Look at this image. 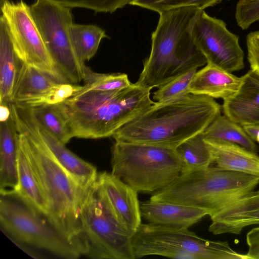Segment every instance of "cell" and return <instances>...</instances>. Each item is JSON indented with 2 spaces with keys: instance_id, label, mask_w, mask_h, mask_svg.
I'll return each mask as SVG.
<instances>
[{
  "instance_id": "obj_20",
  "label": "cell",
  "mask_w": 259,
  "mask_h": 259,
  "mask_svg": "<svg viewBox=\"0 0 259 259\" xmlns=\"http://www.w3.org/2000/svg\"><path fill=\"white\" fill-rule=\"evenodd\" d=\"M215 166L259 177V155L239 145L224 141L205 140Z\"/></svg>"
},
{
  "instance_id": "obj_26",
  "label": "cell",
  "mask_w": 259,
  "mask_h": 259,
  "mask_svg": "<svg viewBox=\"0 0 259 259\" xmlns=\"http://www.w3.org/2000/svg\"><path fill=\"white\" fill-rule=\"evenodd\" d=\"M30 108L37 123L62 143L65 145L73 138L61 103Z\"/></svg>"
},
{
  "instance_id": "obj_34",
  "label": "cell",
  "mask_w": 259,
  "mask_h": 259,
  "mask_svg": "<svg viewBox=\"0 0 259 259\" xmlns=\"http://www.w3.org/2000/svg\"><path fill=\"white\" fill-rule=\"evenodd\" d=\"M246 47L250 68L259 75V31L251 32L247 34Z\"/></svg>"
},
{
  "instance_id": "obj_5",
  "label": "cell",
  "mask_w": 259,
  "mask_h": 259,
  "mask_svg": "<svg viewBox=\"0 0 259 259\" xmlns=\"http://www.w3.org/2000/svg\"><path fill=\"white\" fill-rule=\"evenodd\" d=\"M258 185L257 176L210 165L182 174L150 199L203 208L210 217Z\"/></svg>"
},
{
  "instance_id": "obj_30",
  "label": "cell",
  "mask_w": 259,
  "mask_h": 259,
  "mask_svg": "<svg viewBox=\"0 0 259 259\" xmlns=\"http://www.w3.org/2000/svg\"><path fill=\"white\" fill-rule=\"evenodd\" d=\"M197 71L194 69L187 71L158 88L153 94V99L164 102L189 94V86Z\"/></svg>"
},
{
  "instance_id": "obj_35",
  "label": "cell",
  "mask_w": 259,
  "mask_h": 259,
  "mask_svg": "<svg viewBox=\"0 0 259 259\" xmlns=\"http://www.w3.org/2000/svg\"><path fill=\"white\" fill-rule=\"evenodd\" d=\"M242 127L252 141L259 143V124L244 125Z\"/></svg>"
},
{
  "instance_id": "obj_7",
  "label": "cell",
  "mask_w": 259,
  "mask_h": 259,
  "mask_svg": "<svg viewBox=\"0 0 259 259\" xmlns=\"http://www.w3.org/2000/svg\"><path fill=\"white\" fill-rule=\"evenodd\" d=\"M132 236L101 195L96 181L80 212L76 247L80 255L98 259H135Z\"/></svg>"
},
{
  "instance_id": "obj_16",
  "label": "cell",
  "mask_w": 259,
  "mask_h": 259,
  "mask_svg": "<svg viewBox=\"0 0 259 259\" xmlns=\"http://www.w3.org/2000/svg\"><path fill=\"white\" fill-rule=\"evenodd\" d=\"M140 210L149 223L180 228H188L209 215L203 208L150 199L140 203Z\"/></svg>"
},
{
  "instance_id": "obj_18",
  "label": "cell",
  "mask_w": 259,
  "mask_h": 259,
  "mask_svg": "<svg viewBox=\"0 0 259 259\" xmlns=\"http://www.w3.org/2000/svg\"><path fill=\"white\" fill-rule=\"evenodd\" d=\"M241 78L221 67L207 63L197 71L189 86L190 94L225 100L238 89Z\"/></svg>"
},
{
  "instance_id": "obj_12",
  "label": "cell",
  "mask_w": 259,
  "mask_h": 259,
  "mask_svg": "<svg viewBox=\"0 0 259 259\" xmlns=\"http://www.w3.org/2000/svg\"><path fill=\"white\" fill-rule=\"evenodd\" d=\"M191 32L207 63L230 72L244 68V52L239 38L228 29L224 21L210 16L201 10L193 23Z\"/></svg>"
},
{
  "instance_id": "obj_15",
  "label": "cell",
  "mask_w": 259,
  "mask_h": 259,
  "mask_svg": "<svg viewBox=\"0 0 259 259\" xmlns=\"http://www.w3.org/2000/svg\"><path fill=\"white\" fill-rule=\"evenodd\" d=\"M241 78L238 90L223 100L224 114L241 126L259 124V75L250 69Z\"/></svg>"
},
{
  "instance_id": "obj_28",
  "label": "cell",
  "mask_w": 259,
  "mask_h": 259,
  "mask_svg": "<svg viewBox=\"0 0 259 259\" xmlns=\"http://www.w3.org/2000/svg\"><path fill=\"white\" fill-rule=\"evenodd\" d=\"M83 81V84L79 91L120 90L133 84L125 73H96L87 66L84 70Z\"/></svg>"
},
{
  "instance_id": "obj_25",
  "label": "cell",
  "mask_w": 259,
  "mask_h": 259,
  "mask_svg": "<svg viewBox=\"0 0 259 259\" xmlns=\"http://www.w3.org/2000/svg\"><path fill=\"white\" fill-rule=\"evenodd\" d=\"M205 140H220L239 145L256 153L258 148L248 136L242 126L225 115L219 114L202 133Z\"/></svg>"
},
{
  "instance_id": "obj_14",
  "label": "cell",
  "mask_w": 259,
  "mask_h": 259,
  "mask_svg": "<svg viewBox=\"0 0 259 259\" xmlns=\"http://www.w3.org/2000/svg\"><path fill=\"white\" fill-rule=\"evenodd\" d=\"M210 217L208 230L214 235H239L246 227L259 225V191L249 192Z\"/></svg>"
},
{
  "instance_id": "obj_33",
  "label": "cell",
  "mask_w": 259,
  "mask_h": 259,
  "mask_svg": "<svg viewBox=\"0 0 259 259\" xmlns=\"http://www.w3.org/2000/svg\"><path fill=\"white\" fill-rule=\"evenodd\" d=\"M235 17L238 26L242 30L248 29L259 21V0H238Z\"/></svg>"
},
{
  "instance_id": "obj_8",
  "label": "cell",
  "mask_w": 259,
  "mask_h": 259,
  "mask_svg": "<svg viewBox=\"0 0 259 259\" xmlns=\"http://www.w3.org/2000/svg\"><path fill=\"white\" fill-rule=\"evenodd\" d=\"M134 258L157 255L183 259H249L226 241L197 236L188 228L141 224L131 238Z\"/></svg>"
},
{
  "instance_id": "obj_13",
  "label": "cell",
  "mask_w": 259,
  "mask_h": 259,
  "mask_svg": "<svg viewBox=\"0 0 259 259\" xmlns=\"http://www.w3.org/2000/svg\"><path fill=\"white\" fill-rule=\"evenodd\" d=\"M96 185L120 223L133 235L142 224L138 192L106 171L98 174Z\"/></svg>"
},
{
  "instance_id": "obj_21",
  "label": "cell",
  "mask_w": 259,
  "mask_h": 259,
  "mask_svg": "<svg viewBox=\"0 0 259 259\" xmlns=\"http://www.w3.org/2000/svg\"><path fill=\"white\" fill-rule=\"evenodd\" d=\"M36 123L40 137L59 164L82 186L91 187L98 176L96 167L75 155L65 144Z\"/></svg>"
},
{
  "instance_id": "obj_6",
  "label": "cell",
  "mask_w": 259,
  "mask_h": 259,
  "mask_svg": "<svg viewBox=\"0 0 259 259\" xmlns=\"http://www.w3.org/2000/svg\"><path fill=\"white\" fill-rule=\"evenodd\" d=\"M111 164V173L138 192H155L187 171L176 148L120 141Z\"/></svg>"
},
{
  "instance_id": "obj_23",
  "label": "cell",
  "mask_w": 259,
  "mask_h": 259,
  "mask_svg": "<svg viewBox=\"0 0 259 259\" xmlns=\"http://www.w3.org/2000/svg\"><path fill=\"white\" fill-rule=\"evenodd\" d=\"M54 76L29 65L21 63L18 72L11 102L19 104L37 96L59 83Z\"/></svg>"
},
{
  "instance_id": "obj_31",
  "label": "cell",
  "mask_w": 259,
  "mask_h": 259,
  "mask_svg": "<svg viewBox=\"0 0 259 259\" xmlns=\"http://www.w3.org/2000/svg\"><path fill=\"white\" fill-rule=\"evenodd\" d=\"M222 0H135L131 5L156 12L159 14L175 9L195 7L204 10L220 3Z\"/></svg>"
},
{
  "instance_id": "obj_4",
  "label": "cell",
  "mask_w": 259,
  "mask_h": 259,
  "mask_svg": "<svg viewBox=\"0 0 259 259\" xmlns=\"http://www.w3.org/2000/svg\"><path fill=\"white\" fill-rule=\"evenodd\" d=\"M151 90L135 82L120 90L76 92L61 103L73 138L112 137L155 102Z\"/></svg>"
},
{
  "instance_id": "obj_9",
  "label": "cell",
  "mask_w": 259,
  "mask_h": 259,
  "mask_svg": "<svg viewBox=\"0 0 259 259\" xmlns=\"http://www.w3.org/2000/svg\"><path fill=\"white\" fill-rule=\"evenodd\" d=\"M17 198L18 201L15 196L1 198V229L8 237L32 256L34 250L68 259L80 255L46 218L34 213Z\"/></svg>"
},
{
  "instance_id": "obj_27",
  "label": "cell",
  "mask_w": 259,
  "mask_h": 259,
  "mask_svg": "<svg viewBox=\"0 0 259 259\" xmlns=\"http://www.w3.org/2000/svg\"><path fill=\"white\" fill-rule=\"evenodd\" d=\"M187 171L208 167L213 163L211 149L202 133L185 141L176 148Z\"/></svg>"
},
{
  "instance_id": "obj_1",
  "label": "cell",
  "mask_w": 259,
  "mask_h": 259,
  "mask_svg": "<svg viewBox=\"0 0 259 259\" xmlns=\"http://www.w3.org/2000/svg\"><path fill=\"white\" fill-rule=\"evenodd\" d=\"M11 113L48 203L47 219L76 249L80 212L92 187L82 186L55 159L29 107L14 106Z\"/></svg>"
},
{
  "instance_id": "obj_19",
  "label": "cell",
  "mask_w": 259,
  "mask_h": 259,
  "mask_svg": "<svg viewBox=\"0 0 259 259\" xmlns=\"http://www.w3.org/2000/svg\"><path fill=\"white\" fill-rule=\"evenodd\" d=\"M18 170V190L13 196L17 197L34 213L47 219L49 212L48 203L19 134Z\"/></svg>"
},
{
  "instance_id": "obj_11",
  "label": "cell",
  "mask_w": 259,
  "mask_h": 259,
  "mask_svg": "<svg viewBox=\"0 0 259 259\" xmlns=\"http://www.w3.org/2000/svg\"><path fill=\"white\" fill-rule=\"evenodd\" d=\"M4 18L14 50L22 63L29 65L63 82L57 72L31 14L23 0L1 1Z\"/></svg>"
},
{
  "instance_id": "obj_22",
  "label": "cell",
  "mask_w": 259,
  "mask_h": 259,
  "mask_svg": "<svg viewBox=\"0 0 259 259\" xmlns=\"http://www.w3.org/2000/svg\"><path fill=\"white\" fill-rule=\"evenodd\" d=\"M20 62L14 50L5 21L1 15L0 19V103L11 102Z\"/></svg>"
},
{
  "instance_id": "obj_36",
  "label": "cell",
  "mask_w": 259,
  "mask_h": 259,
  "mask_svg": "<svg viewBox=\"0 0 259 259\" xmlns=\"http://www.w3.org/2000/svg\"><path fill=\"white\" fill-rule=\"evenodd\" d=\"M10 103H0L1 121H6L11 116V110Z\"/></svg>"
},
{
  "instance_id": "obj_24",
  "label": "cell",
  "mask_w": 259,
  "mask_h": 259,
  "mask_svg": "<svg viewBox=\"0 0 259 259\" xmlns=\"http://www.w3.org/2000/svg\"><path fill=\"white\" fill-rule=\"evenodd\" d=\"M69 33L74 53L82 66L95 56L101 40L108 37L102 28L93 24L73 23L69 27Z\"/></svg>"
},
{
  "instance_id": "obj_29",
  "label": "cell",
  "mask_w": 259,
  "mask_h": 259,
  "mask_svg": "<svg viewBox=\"0 0 259 259\" xmlns=\"http://www.w3.org/2000/svg\"><path fill=\"white\" fill-rule=\"evenodd\" d=\"M81 85L69 83H59L44 93L30 98L18 104L30 107L62 103L79 91Z\"/></svg>"
},
{
  "instance_id": "obj_32",
  "label": "cell",
  "mask_w": 259,
  "mask_h": 259,
  "mask_svg": "<svg viewBox=\"0 0 259 259\" xmlns=\"http://www.w3.org/2000/svg\"><path fill=\"white\" fill-rule=\"evenodd\" d=\"M70 9H89L96 13H113L135 0H53Z\"/></svg>"
},
{
  "instance_id": "obj_2",
  "label": "cell",
  "mask_w": 259,
  "mask_h": 259,
  "mask_svg": "<svg viewBox=\"0 0 259 259\" xmlns=\"http://www.w3.org/2000/svg\"><path fill=\"white\" fill-rule=\"evenodd\" d=\"M221 109L213 98L192 94L166 102H155L112 137L115 141L176 148L202 133L221 114Z\"/></svg>"
},
{
  "instance_id": "obj_17",
  "label": "cell",
  "mask_w": 259,
  "mask_h": 259,
  "mask_svg": "<svg viewBox=\"0 0 259 259\" xmlns=\"http://www.w3.org/2000/svg\"><path fill=\"white\" fill-rule=\"evenodd\" d=\"M19 133L12 117L0 124V193L13 196L19 187Z\"/></svg>"
},
{
  "instance_id": "obj_3",
  "label": "cell",
  "mask_w": 259,
  "mask_h": 259,
  "mask_svg": "<svg viewBox=\"0 0 259 259\" xmlns=\"http://www.w3.org/2000/svg\"><path fill=\"white\" fill-rule=\"evenodd\" d=\"M195 7L170 10L160 14L151 36V48L136 82L158 88L176 77L207 64L192 35L193 23L201 11Z\"/></svg>"
},
{
  "instance_id": "obj_10",
  "label": "cell",
  "mask_w": 259,
  "mask_h": 259,
  "mask_svg": "<svg viewBox=\"0 0 259 259\" xmlns=\"http://www.w3.org/2000/svg\"><path fill=\"white\" fill-rule=\"evenodd\" d=\"M30 9L61 79L78 84L83 80L85 65L78 62L70 41L69 28L73 23L71 9L53 0H35Z\"/></svg>"
}]
</instances>
